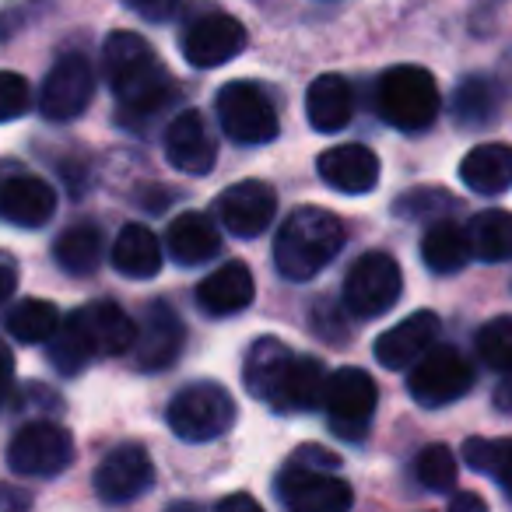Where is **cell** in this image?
Wrapping results in <instances>:
<instances>
[{"mask_svg": "<svg viewBox=\"0 0 512 512\" xmlns=\"http://www.w3.org/2000/svg\"><path fill=\"white\" fill-rule=\"evenodd\" d=\"M106 78L113 85L120 120L127 127L151 123L176 99V81L137 32H113L106 39Z\"/></svg>", "mask_w": 512, "mask_h": 512, "instance_id": "cell-1", "label": "cell"}, {"mask_svg": "<svg viewBox=\"0 0 512 512\" xmlns=\"http://www.w3.org/2000/svg\"><path fill=\"white\" fill-rule=\"evenodd\" d=\"M348 242L341 218L323 207H299L274 239V264L288 281H313Z\"/></svg>", "mask_w": 512, "mask_h": 512, "instance_id": "cell-2", "label": "cell"}, {"mask_svg": "<svg viewBox=\"0 0 512 512\" xmlns=\"http://www.w3.org/2000/svg\"><path fill=\"white\" fill-rule=\"evenodd\" d=\"M442 95L425 67L400 64L376 81V113L404 134L428 130L439 116Z\"/></svg>", "mask_w": 512, "mask_h": 512, "instance_id": "cell-3", "label": "cell"}, {"mask_svg": "<svg viewBox=\"0 0 512 512\" xmlns=\"http://www.w3.org/2000/svg\"><path fill=\"white\" fill-rule=\"evenodd\" d=\"M165 421L183 442H214L232 428L235 400L221 383L200 379V383L183 386L172 397Z\"/></svg>", "mask_w": 512, "mask_h": 512, "instance_id": "cell-4", "label": "cell"}, {"mask_svg": "<svg viewBox=\"0 0 512 512\" xmlns=\"http://www.w3.org/2000/svg\"><path fill=\"white\" fill-rule=\"evenodd\" d=\"M404 274L390 253H365L344 274V306L355 320H379L397 306Z\"/></svg>", "mask_w": 512, "mask_h": 512, "instance_id": "cell-5", "label": "cell"}, {"mask_svg": "<svg viewBox=\"0 0 512 512\" xmlns=\"http://www.w3.org/2000/svg\"><path fill=\"white\" fill-rule=\"evenodd\" d=\"M218 123L235 144H267L281 134L278 106L253 81H228L218 92Z\"/></svg>", "mask_w": 512, "mask_h": 512, "instance_id": "cell-6", "label": "cell"}, {"mask_svg": "<svg viewBox=\"0 0 512 512\" xmlns=\"http://www.w3.org/2000/svg\"><path fill=\"white\" fill-rule=\"evenodd\" d=\"M379 386L369 372L362 369H341L327 379V393H323V411L327 421L341 439L362 442L365 432L372 425V414H376Z\"/></svg>", "mask_w": 512, "mask_h": 512, "instance_id": "cell-7", "label": "cell"}, {"mask_svg": "<svg viewBox=\"0 0 512 512\" xmlns=\"http://www.w3.org/2000/svg\"><path fill=\"white\" fill-rule=\"evenodd\" d=\"M474 386V365L456 348L435 344L428 348L407 372V390L418 404L425 407H446L460 400Z\"/></svg>", "mask_w": 512, "mask_h": 512, "instance_id": "cell-8", "label": "cell"}, {"mask_svg": "<svg viewBox=\"0 0 512 512\" xmlns=\"http://www.w3.org/2000/svg\"><path fill=\"white\" fill-rule=\"evenodd\" d=\"M74 460V439L57 421H29L8 446V463L18 477H53Z\"/></svg>", "mask_w": 512, "mask_h": 512, "instance_id": "cell-9", "label": "cell"}, {"mask_svg": "<svg viewBox=\"0 0 512 512\" xmlns=\"http://www.w3.org/2000/svg\"><path fill=\"white\" fill-rule=\"evenodd\" d=\"M249 36L246 25L239 18L225 15V11H200L197 18H190L179 36V50H183L186 64L200 67V71H211L228 60H235L246 50Z\"/></svg>", "mask_w": 512, "mask_h": 512, "instance_id": "cell-10", "label": "cell"}, {"mask_svg": "<svg viewBox=\"0 0 512 512\" xmlns=\"http://www.w3.org/2000/svg\"><path fill=\"white\" fill-rule=\"evenodd\" d=\"M278 498L292 512H344L355 502V491L334 470L292 460L278 477Z\"/></svg>", "mask_w": 512, "mask_h": 512, "instance_id": "cell-11", "label": "cell"}, {"mask_svg": "<svg viewBox=\"0 0 512 512\" xmlns=\"http://www.w3.org/2000/svg\"><path fill=\"white\" fill-rule=\"evenodd\" d=\"M95 74L81 53H67L46 74L43 92H39V113L50 123H71L92 106Z\"/></svg>", "mask_w": 512, "mask_h": 512, "instance_id": "cell-12", "label": "cell"}, {"mask_svg": "<svg viewBox=\"0 0 512 512\" xmlns=\"http://www.w3.org/2000/svg\"><path fill=\"white\" fill-rule=\"evenodd\" d=\"M151 484H155V463H151L148 449L137 442H123V446L109 449L95 467V495L106 505L134 502Z\"/></svg>", "mask_w": 512, "mask_h": 512, "instance_id": "cell-13", "label": "cell"}, {"mask_svg": "<svg viewBox=\"0 0 512 512\" xmlns=\"http://www.w3.org/2000/svg\"><path fill=\"white\" fill-rule=\"evenodd\" d=\"M274 214H278V193L264 179H242L218 197V218L235 239H253L267 232Z\"/></svg>", "mask_w": 512, "mask_h": 512, "instance_id": "cell-14", "label": "cell"}, {"mask_svg": "<svg viewBox=\"0 0 512 512\" xmlns=\"http://www.w3.org/2000/svg\"><path fill=\"white\" fill-rule=\"evenodd\" d=\"M186 344V327L179 320V313L169 302L155 299L144 313V327L134 337V365L144 372H162L183 355Z\"/></svg>", "mask_w": 512, "mask_h": 512, "instance_id": "cell-15", "label": "cell"}, {"mask_svg": "<svg viewBox=\"0 0 512 512\" xmlns=\"http://www.w3.org/2000/svg\"><path fill=\"white\" fill-rule=\"evenodd\" d=\"M439 334H442V323L435 313L421 309V313H411L407 320H400L397 327H390L386 334L376 337V362L383 369H411L428 348L439 344Z\"/></svg>", "mask_w": 512, "mask_h": 512, "instance_id": "cell-16", "label": "cell"}, {"mask_svg": "<svg viewBox=\"0 0 512 512\" xmlns=\"http://www.w3.org/2000/svg\"><path fill=\"white\" fill-rule=\"evenodd\" d=\"M165 158L172 169L186 172V176H204L218 162V144H214L211 130H207L204 116L197 109H186L165 130Z\"/></svg>", "mask_w": 512, "mask_h": 512, "instance_id": "cell-17", "label": "cell"}, {"mask_svg": "<svg viewBox=\"0 0 512 512\" xmlns=\"http://www.w3.org/2000/svg\"><path fill=\"white\" fill-rule=\"evenodd\" d=\"M323 183L337 193H369L379 183V158L365 144H337L316 162Z\"/></svg>", "mask_w": 512, "mask_h": 512, "instance_id": "cell-18", "label": "cell"}, {"mask_svg": "<svg viewBox=\"0 0 512 512\" xmlns=\"http://www.w3.org/2000/svg\"><path fill=\"white\" fill-rule=\"evenodd\" d=\"M57 211V193L39 176H11L0 183V218L18 228H43Z\"/></svg>", "mask_w": 512, "mask_h": 512, "instance_id": "cell-19", "label": "cell"}, {"mask_svg": "<svg viewBox=\"0 0 512 512\" xmlns=\"http://www.w3.org/2000/svg\"><path fill=\"white\" fill-rule=\"evenodd\" d=\"M74 320H78L81 334L92 344L95 358H113L134 348L137 327H134V320L123 313V306H116V302H106V299L92 302V306L78 309Z\"/></svg>", "mask_w": 512, "mask_h": 512, "instance_id": "cell-20", "label": "cell"}, {"mask_svg": "<svg viewBox=\"0 0 512 512\" xmlns=\"http://www.w3.org/2000/svg\"><path fill=\"white\" fill-rule=\"evenodd\" d=\"M253 295V271L246 264H239V260H228L197 285V306L211 316H232L242 313L253 302Z\"/></svg>", "mask_w": 512, "mask_h": 512, "instance_id": "cell-21", "label": "cell"}, {"mask_svg": "<svg viewBox=\"0 0 512 512\" xmlns=\"http://www.w3.org/2000/svg\"><path fill=\"white\" fill-rule=\"evenodd\" d=\"M327 365L320 358H306L295 355L288 365L285 379H281L278 393H274L271 407L274 411H288V414H306L323 407V393H327Z\"/></svg>", "mask_w": 512, "mask_h": 512, "instance_id": "cell-22", "label": "cell"}, {"mask_svg": "<svg viewBox=\"0 0 512 512\" xmlns=\"http://www.w3.org/2000/svg\"><path fill=\"white\" fill-rule=\"evenodd\" d=\"M306 113L313 130L320 134H337L351 123L355 113V92H351V81L341 74H320V78L309 85L306 95Z\"/></svg>", "mask_w": 512, "mask_h": 512, "instance_id": "cell-23", "label": "cell"}, {"mask_svg": "<svg viewBox=\"0 0 512 512\" xmlns=\"http://www.w3.org/2000/svg\"><path fill=\"white\" fill-rule=\"evenodd\" d=\"M165 246H169L172 260L183 267H197L207 264L221 253V232L214 228V221L200 211H186L179 214L169 225V235H165Z\"/></svg>", "mask_w": 512, "mask_h": 512, "instance_id": "cell-24", "label": "cell"}, {"mask_svg": "<svg viewBox=\"0 0 512 512\" xmlns=\"http://www.w3.org/2000/svg\"><path fill=\"white\" fill-rule=\"evenodd\" d=\"M460 179L474 193H484V197L505 193L512 183V148L502 141L470 148L460 162Z\"/></svg>", "mask_w": 512, "mask_h": 512, "instance_id": "cell-25", "label": "cell"}, {"mask_svg": "<svg viewBox=\"0 0 512 512\" xmlns=\"http://www.w3.org/2000/svg\"><path fill=\"white\" fill-rule=\"evenodd\" d=\"M292 358H295V351L288 348L285 341H278V337H260V341H253V348H249V355H246V369H242L246 390L264 400V404H271L281 379H285L288 365H292Z\"/></svg>", "mask_w": 512, "mask_h": 512, "instance_id": "cell-26", "label": "cell"}, {"mask_svg": "<svg viewBox=\"0 0 512 512\" xmlns=\"http://www.w3.org/2000/svg\"><path fill=\"white\" fill-rule=\"evenodd\" d=\"M470 235L453 218H435L421 239V260L432 274H456L470 264Z\"/></svg>", "mask_w": 512, "mask_h": 512, "instance_id": "cell-27", "label": "cell"}, {"mask_svg": "<svg viewBox=\"0 0 512 512\" xmlns=\"http://www.w3.org/2000/svg\"><path fill=\"white\" fill-rule=\"evenodd\" d=\"M113 267L130 281H148L162 271V242L148 225H123L113 246Z\"/></svg>", "mask_w": 512, "mask_h": 512, "instance_id": "cell-28", "label": "cell"}, {"mask_svg": "<svg viewBox=\"0 0 512 512\" xmlns=\"http://www.w3.org/2000/svg\"><path fill=\"white\" fill-rule=\"evenodd\" d=\"M467 235L474 256L484 260V264H505V260H512V211H502V207L477 211L467 225Z\"/></svg>", "mask_w": 512, "mask_h": 512, "instance_id": "cell-29", "label": "cell"}, {"mask_svg": "<svg viewBox=\"0 0 512 512\" xmlns=\"http://www.w3.org/2000/svg\"><path fill=\"white\" fill-rule=\"evenodd\" d=\"M53 256H57V264L64 267L67 274L88 278V274H95V267H99V260H102V232L95 225L67 228L57 239V246H53Z\"/></svg>", "mask_w": 512, "mask_h": 512, "instance_id": "cell-30", "label": "cell"}, {"mask_svg": "<svg viewBox=\"0 0 512 512\" xmlns=\"http://www.w3.org/2000/svg\"><path fill=\"white\" fill-rule=\"evenodd\" d=\"M498 109H502V95H498L495 81H488V78H481V74H477V78H467L460 88H456L453 113L467 130L491 127V123H495V116H498Z\"/></svg>", "mask_w": 512, "mask_h": 512, "instance_id": "cell-31", "label": "cell"}, {"mask_svg": "<svg viewBox=\"0 0 512 512\" xmlns=\"http://www.w3.org/2000/svg\"><path fill=\"white\" fill-rule=\"evenodd\" d=\"M60 327V313L46 299H22L8 313V334L22 344H46Z\"/></svg>", "mask_w": 512, "mask_h": 512, "instance_id": "cell-32", "label": "cell"}, {"mask_svg": "<svg viewBox=\"0 0 512 512\" xmlns=\"http://www.w3.org/2000/svg\"><path fill=\"white\" fill-rule=\"evenodd\" d=\"M463 460L477 474L495 477L502 488H512V439H467Z\"/></svg>", "mask_w": 512, "mask_h": 512, "instance_id": "cell-33", "label": "cell"}, {"mask_svg": "<svg viewBox=\"0 0 512 512\" xmlns=\"http://www.w3.org/2000/svg\"><path fill=\"white\" fill-rule=\"evenodd\" d=\"M477 355L488 369H512V316H495L477 330Z\"/></svg>", "mask_w": 512, "mask_h": 512, "instance_id": "cell-34", "label": "cell"}, {"mask_svg": "<svg viewBox=\"0 0 512 512\" xmlns=\"http://www.w3.org/2000/svg\"><path fill=\"white\" fill-rule=\"evenodd\" d=\"M414 474L425 484L428 491H453L456 488V456L449 446L442 442H432L418 453L414 460Z\"/></svg>", "mask_w": 512, "mask_h": 512, "instance_id": "cell-35", "label": "cell"}, {"mask_svg": "<svg viewBox=\"0 0 512 512\" xmlns=\"http://www.w3.org/2000/svg\"><path fill=\"white\" fill-rule=\"evenodd\" d=\"M456 207V197H449L446 190H435V186H418V190H407L397 200V214L411 221H425V218H442Z\"/></svg>", "mask_w": 512, "mask_h": 512, "instance_id": "cell-36", "label": "cell"}, {"mask_svg": "<svg viewBox=\"0 0 512 512\" xmlns=\"http://www.w3.org/2000/svg\"><path fill=\"white\" fill-rule=\"evenodd\" d=\"M32 109V88L22 74L0 71V123H11Z\"/></svg>", "mask_w": 512, "mask_h": 512, "instance_id": "cell-37", "label": "cell"}, {"mask_svg": "<svg viewBox=\"0 0 512 512\" xmlns=\"http://www.w3.org/2000/svg\"><path fill=\"white\" fill-rule=\"evenodd\" d=\"M123 4L141 18H148V22H169L179 11V0H123Z\"/></svg>", "mask_w": 512, "mask_h": 512, "instance_id": "cell-38", "label": "cell"}, {"mask_svg": "<svg viewBox=\"0 0 512 512\" xmlns=\"http://www.w3.org/2000/svg\"><path fill=\"white\" fill-rule=\"evenodd\" d=\"M15 288H18V264H15V256L11 253H4L0 249V306L15 295Z\"/></svg>", "mask_w": 512, "mask_h": 512, "instance_id": "cell-39", "label": "cell"}, {"mask_svg": "<svg viewBox=\"0 0 512 512\" xmlns=\"http://www.w3.org/2000/svg\"><path fill=\"white\" fill-rule=\"evenodd\" d=\"M292 460L309 463V467L337 470V456L330 453V449H323V446H299V449H295V456H292Z\"/></svg>", "mask_w": 512, "mask_h": 512, "instance_id": "cell-40", "label": "cell"}, {"mask_svg": "<svg viewBox=\"0 0 512 512\" xmlns=\"http://www.w3.org/2000/svg\"><path fill=\"white\" fill-rule=\"evenodd\" d=\"M11 383H15V355L4 341H0V400H8Z\"/></svg>", "mask_w": 512, "mask_h": 512, "instance_id": "cell-41", "label": "cell"}, {"mask_svg": "<svg viewBox=\"0 0 512 512\" xmlns=\"http://www.w3.org/2000/svg\"><path fill=\"white\" fill-rule=\"evenodd\" d=\"M495 407L505 414H512V369L502 376V383L495 386Z\"/></svg>", "mask_w": 512, "mask_h": 512, "instance_id": "cell-42", "label": "cell"}, {"mask_svg": "<svg viewBox=\"0 0 512 512\" xmlns=\"http://www.w3.org/2000/svg\"><path fill=\"white\" fill-rule=\"evenodd\" d=\"M218 509L221 512H232V509L260 512V502H256V498H249V495H228V498H221V502H218Z\"/></svg>", "mask_w": 512, "mask_h": 512, "instance_id": "cell-43", "label": "cell"}, {"mask_svg": "<svg viewBox=\"0 0 512 512\" xmlns=\"http://www.w3.org/2000/svg\"><path fill=\"white\" fill-rule=\"evenodd\" d=\"M449 509H477V512H484V498L470 495V491H460V495L449 498Z\"/></svg>", "mask_w": 512, "mask_h": 512, "instance_id": "cell-44", "label": "cell"}, {"mask_svg": "<svg viewBox=\"0 0 512 512\" xmlns=\"http://www.w3.org/2000/svg\"><path fill=\"white\" fill-rule=\"evenodd\" d=\"M0 32H4V25H0Z\"/></svg>", "mask_w": 512, "mask_h": 512, "instance_id": "cell-45", "label": "cell"}]
</instances>
